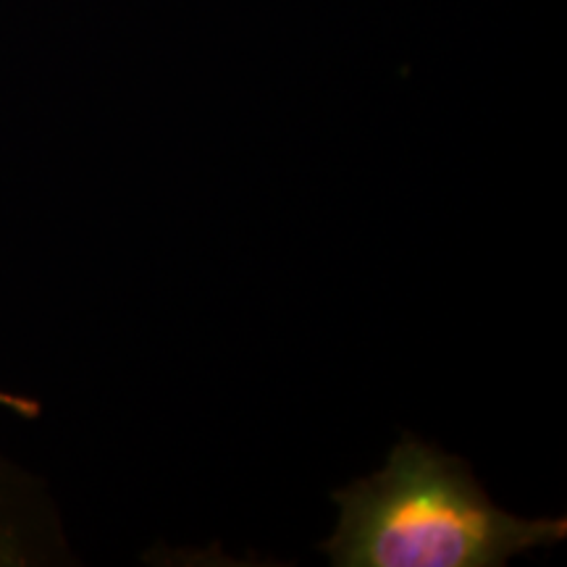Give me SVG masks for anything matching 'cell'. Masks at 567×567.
<instances>
[{"mask_svg": "<svg viewBox=\"0 0 567 567\" xmlns=\"http://www.w3.org/2000/svg\"><path fill=\"white\" fill-rule=\"evenodd\" d=\"M334 567H502L567 536L565 517L523 520L488 499L463 457L402 434L373 476L337 488Z\"/></svg>", "mask_w": 567, "mask_h": 567, "instance_id": "obj_1", "label": "cell"}, {"mask_svg": "<svg viewBox=\"0 0 567 567\" xmlns=\"http://www.w3.org/2000/svg\"><path fill=\"white\" fill-rule=\"evenodd\" d=\"M0 408L11 410V413H17L21 417H38L40 415V402L30 400V396H17V394H9L0 389Z\"/></svg>", "mask_w": 567, "mask_h": 567, "instance_id": "obj_3", "label": "cell"}, {"mask_svg": "<svg viewBox=\"0 0 567 567\" xmlns=\"http://www.w3.org/2000/svg\"><path fill=\"white\" fill-rule=\"evenodd\" d=\"M30 486L0 460V565H30L42 555V530L30 507Z\"/></svg>", "mask_w": 567, "mask_h": 567, "instance_id": "obj_2", "label": "cell"}]
</instances>
